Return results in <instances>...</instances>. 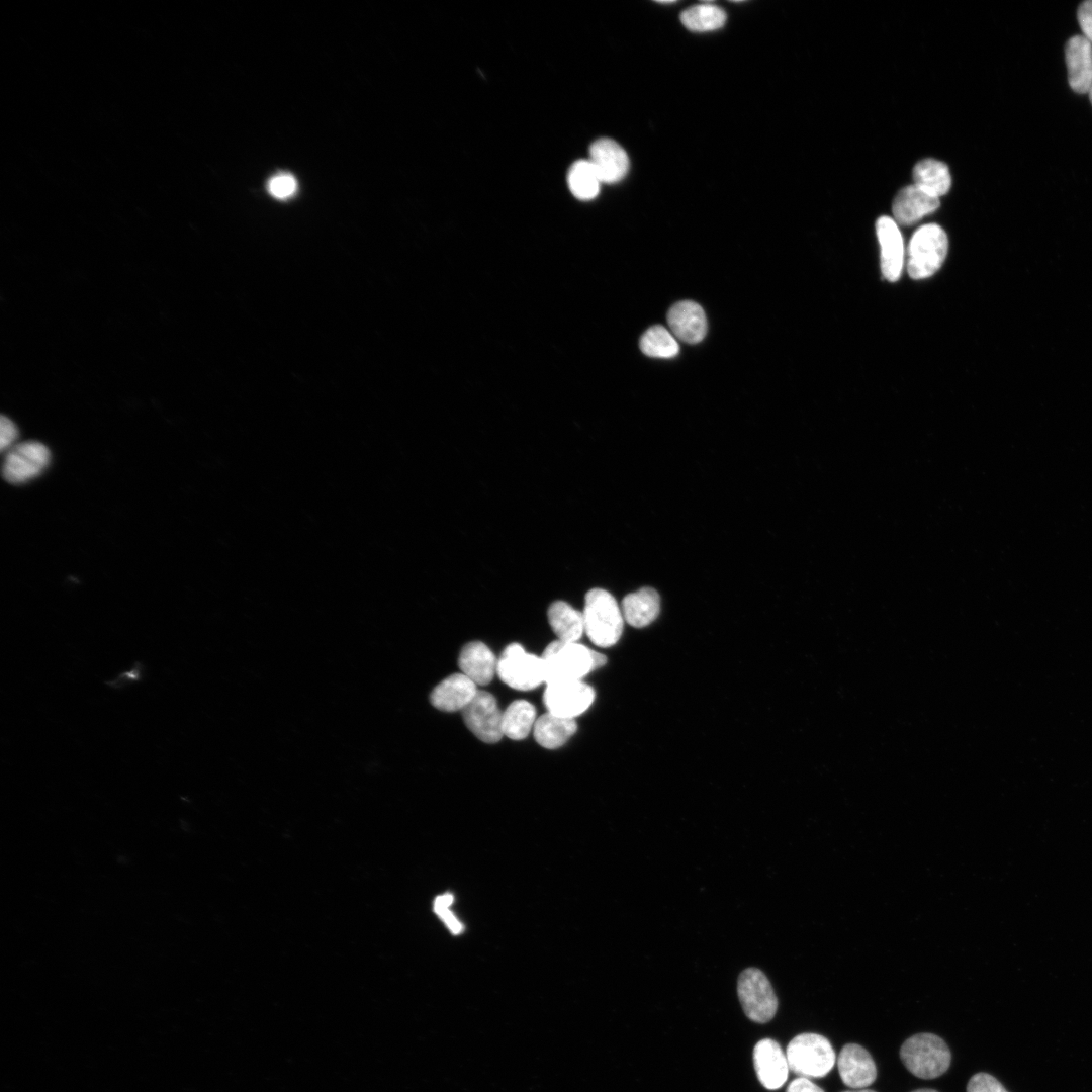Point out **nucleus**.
<instances>
[{
    "mask_svg": "<svg viewBox=\"0 0 1092 1092\" xmlns=\"http://www.w3.org/2000/svg\"><path fill=\"white\" fill-rule=\"evenodd\" d=\"M545 684L581 680L606 663V657L578 642H551L543 651Z\"/></svg>",
    "mask_w": 1092,
    "mask_h": 1092,
    "instance_id": "f257e3e1",
    "label": "nucleus"
},
{
    "mask_svg": "<svg viewBox=\"0 0 1092 1092\" xmlns=\"http://www.w3.org/2000/svg\"><path fill=\"white\" fill-rule=\"evenodd\" d=\"M584 630L590 641L600 647L618 642L623 631L624 617L614 597L602 588H593L585 596Z\"/></svg>",
    "mask_w": 1092,
    "mask_h": 1092,
    "instance_id": "f03ea898",
    "label": "nucleus"
},
{
    "mask_svg": "<svg viewBox=\"0 0 1092 1092\" xmlns=\"http://www.w3.org/2000/svg\"><path fill=\"white\" fill-rule=\"evenodd\" d=\"M900 1058L907 1070L921 1079H934L948 1069L951 1061L949 1048L942 1038L932 1033H918L904 1041Z\"/></svg>",
    "mask_w": 1092,
    "mask_h": 1092,
    "instance_id": "7ed1b4c3",
    "label": "nucleus"
},
{
    "mask_svg": "<svg viewBox=\"0 0 1092 1092\" xmlns=\"http://www.w3.org/2000/svg\"><path fill=\"white\" fill-rule=\"evenodd\" d=\"M786 1057L789 1069L805 1078L826 1076L835 1064V1053L829 1040L816 1033H801L788 1044Z\"/></svg>",
    "mask_w": 1092,
    "mask_h": 1092,
    "instance_id": "20e7f679",
    "label": "nucleus"
},
{
    "mask_svg": "<svg viewBox=\"0 0 1092 1092\" xmlns=\"http://www.w3.org/2000/svg\"><path fill=\"white\" fill-rule=\"evenodd\" d=\"M945 232L937 224L919 228L912 236L908 250L907 270L911 278L923 279L933 275L947 254Z\"/></svg>",
    "mask_w": 1092,
    "mask_h": 1092,
    "instance_id": "39448f33",
    "label": "nucleus"
},
{
    "mask_svg": "<svg viewBox=\"0 0 1092 1092\" xmlns=\"http://www.w3.org/2000/svg\"><path fill=\"white\" fill-rule=\"evenodd\" d=\"M737 993L745 1015L756 1023H766L776 1015L778 998L765 974L757 968L742 971Z\"/></svg>",
    "mask_w": 1092,
    "mask_h": 1092,
    "instance_id": "423d86ee",
    "label": "nucleus"
},
{
    "mask_svg": "<svg viewBox=\"0 0 1092 1092\" xmlns=\"http://www.w3.org/2000/svg\"><path fill=\"white\" fill-rule=\"evenodd\" d=\"M496 673L503 682L519 691L533 690L545 682L542 657L527 652L519 643L505 648L497 659Z\"/></svg>",
    "mask_w": 1092,
    "mask_h": 1092,
    "instance_id": "0eeeda50",
    "label": "nucleus"
},
{
    "mask_svg": "<svg viewBox=\"0 0 1092 1092\" xmlns=\"http://www.w3.org/2000/svg\"><path fill=\"white\" fill-rule=\"evenodd\" d=\"M51 453L37 441H26L12 446L4 458L2 473L6 481L14 484L27 482L38 476L49 465Z\"/></svg>",
    "mask_w": 1092,
    "mask_h": 1092,
    "instance_id": "6e6552de",
    "label": "nucleus"
},
{
    "mask_svg": "<svg viewBox=\"0 0 1092 1092\" xmlns=\"http://www.w3.org/2000/svg\"><path fill=\"white\" fill-rule=\"evenodd\" d=\"M595 692L582 680H561L546 684L543 701L547 711L559 717L574 719L593 704Z\"/></svg>",
    "mask_w": 1092,
    "mask_h": 1092,
    "instance_id": "1a4fd4ad",
    "label": "nucleus"
},
{
    "mask_svg": "<svg viewBox=\"0 0 1092 1092\" xmlns=\"http://www.w3.org/2000/svg\"><path fill=\"white\" fill-rule=\"evenodd\" d=\"M461 712L467 728L481 741L495 743L504 736L503 712L491 694L478 691Z\"/></svg>",
    "mask_w": 1092,
    "mask_h": 1092,
    "instance_id": "9d476101",
    "label": "nucleus"
},
{
    "mask_svg": "<svg viewBox=\"0 0 1092 1092\" xmlns=\"http://www.w3.org/2000/svg\"><path fill=\"white\" fill-rule=\"evenodd\" d=\"M753 1064L759 1082L766 1089H779L788 1078L790 1069L786 1054L774 1039L764 1038L755 1044Z\"/></svg>",
    "mask_w": 1092,
    "mask_h": 1092,
    "instance_id": "9b49d317",
    "label": "nucleus"
},
{
    "mask_svg": "<svg viewBox=\"0 0 1092 1092\" xmlns=\"http://www.w3.org/2000/svg\"><path fill=\"white\" fill-rule=\"evenodd\" d=\"M589 162L602 183L621 181L629 170V158L625 150L614 140L604 138L589 147Z\"/></svg>",
    "mask_w": 1092,
    "mask_h": 1092,
    "instance_id": "f8f14e48",
    "label": "nucleus"
},
{
    "mask_svg": "<svg viewBox=\"0 0 1092 1092\" xmlns=\"http://www.w3.org/2000/svg\"><path fill=\"white\" fill-rule=\"evenodd\" d=\"M842 1082L853 1089H863L877 1077L875 1062L869 1052L856 1043L845 1044L837 1060Z\"/></svg>",
    "mask_w": 1092,
    "mask_h": 1092,
    "instance_id": "ddd939ff",
    "label": "nucleus"
},
{
    "mask_svg": "<svg viewBox=\"0 0 1092 1092\" xmlns=\"http://www.w3.org/2000/svg\"><path fill=\"white\" fill-rule=\"evenodd\" d=\"M877 237L881 247V269L884 277L891 282L899 279L904 261L903 239L897 222L882 216L876 223Z\"/></svg>",
    "mask_w": 1092,
    "mask_h": 1092,
    "instance_id": "4468645a",
    "label": "nucleus"
},
{
    "mask_svg": "<svg viewBox=\"0 0 1092 1092\" xmlns=\"http://www.w3.org/2000/svg\"><path fill=\"white\" fill-rule=\"evenodd\" d=\"M670 332L676 339L688 343L701 342L707 333V318L701 305L691 300L675 303L667 313Z\"/></svg>",
    "mask_w": 1092,
    "mask_h": 1092,
    "instance_id": "2eb2a0df",
    "label": "nucleus"
},
{
    "mask_svg": "<svg viewBox=\"0 0 1092 1092\" xmlns=\"http://www.w3.org/2000/svg\"><path fill=\"white\" fill-rule=\"evenodd\" d=\"M1065 58L1071 88L1079 94L1088 93L1092 85V43L1083 35L1071 37Z\"/></svg>",
    "mask_w": 1092,
    "mask_h": 1092,
    "instance_id": "dca6fc26",
    "label": "nucleus"
},
{
    "mask_svg": "<svg viewBox=\"0 0 1092 1092\" xmlns=\"http://www.w3.org/2000/svg\"><path fill=\"white\" fill-rule=\"evenodd\" d=\"M476 687L463 673H454L434 688L430 701L435 708L441 711H462L477 694Z\"/></svg>",
    "mask_w": 1092,
    "mask_h": 1092,
    "instance_id": "f3484780",
    "label": "nucleus"
},
{
    "mask_svg": "<svg viewBox=\"0 0 1092 1092\" xmlns=\"http://www.w3.org/2000/svg\"><path fill=\"white\" fill-rule=\"evenodd\" d=\"M938 206V197L913 184L903 188L896 195L892 205L894 220L902 225H911L933 212Z\"/></svg>",
    "mask_w": 1092,
    "mask_h": 1092,
    "instance_id": "a211bd4d",
    "label": "nucleus"
},
{
    "mask_svg": "<svg viewBox=\"0 0 1092 1092\" xmlns=\"http://www.w3.org/2000/svg\"><path fill=\"white\" fill-rule=\"evenodd\" d=\"M458 665L462 673L476 686H485L496 673L497 659L484 643L473 641L461 649Z\"/></svg>",
    "mask_w": 1092,
    "mask_h": 1092,
    "instance_id": "6ab92c4d",
    "label": "nucleus"
},
{
    "mask_svg": "<svg viewBox=\"0 0 1092 1092\" xmlns=\"http://www.w3.org/2000/svg\"><path fill=\"white\" fill-rule=\"evenodd\" d=\"M621 610L628 624L636 628L645 627L659 614V595L651 587L640 588L624 598Z\"/></svg>",
    "mask_w": 1092,
    "mask_h": 1092,
    "instance_id": "aec40b11",
    "label": "nucleus"
},
{
    "mask_svg": "<svg viewBox=\"0 0 1092 1092\" xmlns=\"http://www.w3.org/2000/svg\"><path fill=\"white\" fill-rule=\"evenodd\" d=\"M547 616L557 640L577 642L585 633L583 614L564 601L552 603Z\"/></svg>",
    "mask_w": 1092,
    "mask_h": 1092,
    "instance_id": "412c9836",
    "label": "nucleus"
},
{
    "mask_svg": "<svg viewBox=\"0 0 1092 1092\" xmlns=\"http://www.w3.org/2000/svg\"><path fill=\"white\" fill-rule=\"evenodd\" d=\"M534 737L539 745L547 749L562 746L575 732L574 719L556 716L549 712L537 718L534 724Z\"/></svg>",
    "mask_w": 1092,
    "mask_h": 1092,
    "instance_id": "4be33fe9",
    "label": "nucleus"
},
{
    "mask_svg": "<svg viewBox=\"0 0 1092 1092\" xmlns=\"http://www.w3.org/2000/svg\"><path fill=\"white\" fill-rule=\"evenodd\" d=\"M913 179L914 185L938 198L945 194L951 185L947 166L934 159L918 162L913 169Z\"/></svg>",
    "mask_w": 1092,
    "mask_h": 1092,
    "instance_id": "5701e85b",
    "label": "nucleus"
},
{
    "mask_svg": "<svg viewBox=\"0 0 1092 1092\" xmlns=\"http://www.w3.org/2000/svg\"><path fill=\"white\" fill-rule=\"evenodd\" d=\"M536 720V710L532 704L525 700L514 701L503 711V734L513 740H522L528 736Z\"/></svg>",
    "mask_w": 1092,
    "mask_h": 1092,
    "instance_id": "b1692460",
    "label": "nucleus"
},
{
    "mask_svg": "<svg viewBox=\"0 0 1092 1092\" xmlns=\"http://www.w3.org/2000/svg\"><path fill=\"white\" fill-rule=\"evenodd\" d=\"M571 193L580 200H592L600 192L601 180L589 160H578L567 174Z\"/></svg>",
    "mask_w": 1092,
    "mask_h": 1092,
    "instance_id": "393cba45",
    "label": "nucleus"
},
{
    "mask_svg": "<svg viewBox=\"0 0 1092 1092\" xmlns=\"http://www.w3.org/2000/svg\"><path fill=\"white\" fill-rule=\"evenodd\" d=\"M641 351L654 358L668 359L679 352L677 339L665 327L656 325L644 332L639 343Z\"/></svg>",
    "mask_w": 1092,
    "mask_h": 1092,
    "instance_id": "a878e982",
    "label": "nucleus"
},
{
    "mask_svg": "<svg viewBox=\"0 0 1092 1092\" xmlns=\"http://www.w3.org/2000/svg\"><path fill=\"white\" fill-rule=\"evenodd\" d=\"M680 20L692 31H713L724 25L726 13L718 6L705 3L686 9L680 15Z\"/></svg>",
    "mask_w": 1092,
    "mask_h": 1092,
    "instance_id": "bb28decb",
    "label": "nucleus"
},
{
    "mask_svg": "<svg viewBox=\"0 0 1092 1092\" xmlns=\"http://www.w3.org/2000/svg\"><path fill=\"white\" fill-rule=\"evenodd\" d=\"M297 190L296 179L289 173L273 176L268 182L269 193L277 199H287Z\"/></svg>",
    "mask_w": 1092,
    "mask_h": 1092,
    "instance_id": "cd10ccee",
    "label": "nucleus"
},
{
    "mask_svg": "<svg viewBox=\"0 0 1092 1092\" xmlns=\"http://www.w3.org/2000/svg\"><path fill=\"white\" fill-rule=\"evenodd\" d=\"M967 1092H1008L1003 1085L987 1073L975 1074L968 1082Z\"/></svg>",
    "mask_w": 1092,
    "mask_h": 1092,
    "instance_id": "c85d7f7f",
    "label": "nucleus"
},
{
    "mask_svg": "<svg viewBox=\"0 0 1092 1092\" xmlns=\"http://www.w3.org/2000/svg\"><path fill=\"white\" fill-rule=\"evenodd\" d=\"M453 901V897L450 894L440 896L435 901V910L441 916V918L447 923L453 933H459L462 930L461 925L455 919V917L448 910V905Z\"/></svg>",
    "mask_w": 1092,
    "mask_h": 1092,
    "instance_id": "c756f323",
    "label": "nucleus"
},
{
    "mask_svg": "<svg viewBox=\"0 0 1092 1092\" xmlns=\"http://www.w3.org/2000/svg\"><path fill=\"white\" fill-rule=\"evenodd\" d=\"M18 431L15 424L5 416L0 420V449L9 450L17 439Z\"/></svg>",
    "mask_w": 1092,
    "mask_h": 1092,
    "instance_id": "7c9ffc66",
    "label": "nucleus"
},
{
    "mask_svg": "<svg viewBox=\"0 0 1092 1092\" xmlns=\"http://www.w3.org/2000/svg\"><path fill=\"white\" fill-rule=\"evenodd\" d=\"M1077 18L1083 36L1092 43V0L1085 1L1079 6Z\"/></svg>",
    "mask_w": 1092,
    "mask_h": 1092,
    "instance_id": "2f4dec72",
    "label": "nucleus"
},
{
    "mask_svg": "<svg viewBox=\"0 0 1092 1092\" xmlns=\"http://www.w3.org/2000/svg\"><path fill=\"white\" fill-rule=\"evenodd\" d=\"M786 1092H824L819 1086L814 1084L809 1078L799 1077L793 1080Z\"/></svg>",
    "mask_w": 1092,
    "mask_h": 1092,
    "instance_id": "473e14b6",
    "label": "nucleus"
},
{
    "mask_svg": "<svg viewBox=\"0 0 1092 1092\" xmlns=\"http://www.w3.org/2000/svg\"><path fill=\"white\" fill-rule=\"evenodd\" d=\"M843 1092H876V1091L863 1088V1089L847 1090V1091H843Z\"/></svg>",
    "mask_w": 1092,
    "mask_h": 1092,
    "instance_id": "72a5a7b5",
    "label": "nucleus"
},
{
    "mask_svg": "<svg viewBox=\"0 0 1092 1092\" xmlns=\"http://www.w3.org/2000/svg\"><path fill=\"white\" fill-rule=\"evenodd\" d=\"M912 1092H938V1091L933 1090V1089H918V1090H915V1091H912Z\"/></svg>",
    "mask_w": 1092,
    "mask_h": 1092,
    "instance_id": "f704fd0d",
    "label": "nucleus"
},
{
    "mask_svg": "<svg viewBox=\"0 0 1092 1092\" xmlns=\"http://www.w3.org/2000/svg\"><path fill=\"white\" fill-rule=\"evenodd\" d=\"M1088 94H1089L1090 101L1092 103V85H1091V87H1090V89L1088 91Z\"/></svg>",
    "mask_w": 1092,
    "mask_h": 1092,
    "instance_id": "c9c22d12",
    "label": "nucleus"
}]
</instances>
